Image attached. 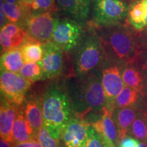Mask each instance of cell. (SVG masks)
<instances>
[{"label":"cell","mask_w":147,"mask_h":147,"mask_svg":"<svg viewBox=\"0 0 147 147\" xmlns=\"http://www.w3.org/2000/svg\"><path fill=\"white\" fill-rule=\"evenodd\" d=\"M59 18L51 12L32 14L24 25L27 36L44 44L51 41Z\"/></svg>","instance_id":"obj_8"},{"label":"cell","mask_w":147,"mask_h":147,"mask_svg":"<svg viewBox=\"0 0 147 147\" xmlns=\"http://www.w3.org/2000/svg\"><path fill=\"white\" fill-rule=\"evenodd\" d=\"M21 48H15L1 53V70L18 73L25 65Z\"/></svg>","instance_id":"obj_21"},{"label":"cell","mask_w":147,"mask_h":147,"mask_svg":"<svg viewBox=\"0 0 147 147\" xmlns=\"http://www.w3.org/2000/svg\"><path fill=\"white\" fill-rule=\"evenodd\" d=\"M142 92L134 88L125 86L118 96L114 101L113 107L115 108L136 107L139 110L144 100Z\"/></svg>","instance_id":"obj_19"},{"label":"cell","mask_w":147,"mask_h":147,"mask_svg":"<svg viewBox=\"0 0 147 147\" xmlns=\"http://www.w3.org/2000/svg\"><path fill=\"white\" fill-rule=\"evenodd\" d=\"M20 106L14 105L1 97L0 108V134L1 138L12 144V128Z\"/></svg>","instance_id":"obj_15"},{"label":"cell","mask_w":147,"mask_h":147,"mask_svg":"<svg viewBox=\"0 0 147 147\" xmlns=\"http://www.w3.org/2000/svg\"><path fill=\"white\" fill-rule=\"evenodd\" d=\"M35 0H18V3H21V5H25V6L32 8V5L34 2Z\"/></svg>","instance_id":"obj_35"},{"label":"cell","mask_w":147,"mask_h":147,"mask_svg":"<svg viewBox=\"0 0 147 147\" xmlns=\"http://www.w3.org/2000/svg\"><path fill=\"white\" fill-rule=\"evenodd\" d=\"M20 74L30 82H35L44 78V71L41 61L32 62V63H25L21 70Z\"/></svg>","instance_id":"obj_25"},{"label":"cell","mask_w":147,"mask_h":147,"mask_svg":"<svg viewBox=\"0 0 147 147\" xmlns=\"http://www.w3.org/2000/svg\"><path fill=\"white\" fill-rule=\"evenodd\" d=\"M84 147H104V142L100 134L92 125L89 127L88 138Z\"/></svg>","instance_id":"obj_28"},{"label":"cell","mask_w":147,"mask_h":147,"mask_svg":"<svg viewBox=\"0 0 147 147\" xmlns=\"http://www.w3.org/2000/svg\"><path fill=\"white\" fill-rule=\"evenodd\" d=\"M20 48L25 63L38 62L42 60L44 55L43 44L27 36Z\"/></svg>","instance_id":"obj_23"},{"label":"cell","mask_w":147,"mask_h":147,"mask_svg":"<svg viewBox=\"0 0 147 147\" xmlns=\"http://www.w3.org/2000/svg\"><path fill=\"white\" fill-rule=\"evenodd\" d=\"M37 138L42 147H59V140L53 137L45 125L38 131Z\"/></svg>","instance_id":"obj_27"},{"label":"cell","mask_w":147,"mask_h":147,"mask_svg":"<svg viewBox=\"0 0 147 147\" xmlns=\"http://www.w3.org/2000/svg\"><path fill=\"white\" fill-rule=\"evenodd\" d=\"M133 63L142 74L147 82V49L141 51Z\"/></svg>","instance_id":"obj_29"},{"label":"cell","mask_w":147,"mask_h":147,"mask_svg":"<svg viewBox=\"0 0 147 147\" xmlns=\"http://www.w3.org/2000/svg\"><path fill=\"white\" fill-rule=\"evenodd\" d=\"M138 147H147V143L144 142H140Z\"/></svg>","instance_id":"obj_39"},{"label":"cell","mask_w":147,"mask_h":147,"mask_svg":"<svg viewBox=\"0 0 147 147\" xmlns=\"http://www.w3.org/2000/svg\"><path fill=\"white\" fill-rule=\"evenodd\" d=\"M126 1H127V0H126Z\"/></svg>","instance_id":"obj_43"},{"label":"cell","mask_w":147,"mask_h":147,"mask_svg":"<svg viewBox=\"0 0 147 147\" xmlns=\"http://www.w3.org/2000/svg\"><path fill=\"white\" fill-rule=\"evenodd\" d=\"M142 94H143V95H144V97H147V87L145 88L144 90H143Z\"/></svg>","instance_id":"obj_40"},{"label":"cell","mask_w":147,"mask_h":147,"mask_svg":"<svg viewBox=\"0 0 147 147\" xmlns=\"http://www.w3.org/2000/svg\"><path fill=\"white\" fill-rule=\"evenodd\" d=\"M122 78L125 86L136 89L142 92V93L143 90L147 87V82L142 74L133 63H128L123 65Z\"/></svg>","instance_id":"obj_22"},{"label":"cell","mask_w":147,"mask_h":147,"mask_svg":"<svg viewBox=\"0 0 147 147\" xmlns=\"http://www.w3.org/2000/svg\"><path fill=\"white\" fill-rule=\"evenodd\" d=\"M129 4L126 0H92L89 24L102 27L127 21Z\"/></svg>","instance_id":"obj_5"},{"label":"cell","mask_w":147,"mask_h":147,"mask_svg":"<svg viewBox=\"0 0 147 147\" xmlns=\"http://www.w3.org/2000/svg\"><path fill=\"white\" fill-rule=\"evenodd\" d=\"M87 24V29L74 49V66L76 78L101 69L106 59L104 47L94 27Z\"/></svg>","instance_id":"obj_4"},{"label":"cell","mask_w":147,"mask_h":147,"mask_svg":"<svg viewBox=\"0 0 147 147\" xmlns=\"http://www.w3.org/2000/svg\"><path fill=\"white\" fill-rule=\"evenodd\" d=\"M36 138V134L25 117L22 105L20 106L12 128V144L27 142Z\"/></svg>","instance_id":"obj_18"},{"label":"cell","mask_w":147,"mask_h":147,"mask_svg":"<svg viewBox=\"0 0 147 147\" xmlns=\"http://www.w3.org/2000/svg\"><path fill=\"white\" fill-rule=\"evenodd\" d=\"M27 36L26 31L21 25L9 22L1 28V53L10 49L21 47Z\"/></svg>","instance_id":"obj_13"},{"label":"cell","mask_w":147,"mask_h":147,"mask_svg":"<svg viewBox=\"0 0 147 147\" xmlns=\"http://www.w3.org/2000/svg\"><path fill=\"white\" fill-rule=\"evenodd\" d=\"M13 147H42L38 138L32 139L27 142L13 144Z\"/></svg>","instance_id":"obj_31"},{"label":"cell","mask_w":147,"mask_h":147,"mask_svg":"<svg viewBox=\"0 0 147 147\" xmlns=\"http://www.w3.org/2000/svg\"><path fill=\"white\" fill-rule=\"evenodd\" d=\"M103 142H104V147H117L115 144L107 140H103Z\"/></svg>","instance_id":"obj_37"},{"label":"cell","mask_w":147,"mask_h":147,"mask_svg":"<svg viewBox=\"0 0 147 147\" xmlns=\"http://www.w3.org/2000/svg\"><path fill=\"white\" fill-rule=\"evenodd\" d=\"M85 25L69 17L59 18L51 41L65 52H70L80 42L85 32Z\"/></svg>","instance_id":"obj_6"},{"label":"cell","mask_w":147,"mask_h":147,"mask_svg":"<svg viewBox=\"0 0 147 147\" xmlns=\"http://www.w3.org/2000/svg\"><path fill=\"white\" fill-rule=\"evenodd\" d=\"M124 65L106 59L101 67L102 73V81L106 99V106L112 108L115 98L118 96L125 84L122 78V69Z\"/></svg>","instance_id":"obj_9"},{"label":"cell","mask_w":147,"mask_h":147,"mask_svg":"<svg viewBox=\"0 0 147 147\" xmlns=\"http://www.w3.org/2000/svg\"><path fill=\"white\" fill-rule=\"evenodd\" d=\"M0 147H12V146L10 144V142L5 140L3 138H1V140H0Z\"/></svg>","instance_id":"obj_36"},{"label":"cell","mask_w":147,"mask_h":147,"mask_svg":"<svg viewBox=\"0 0 147 147\" xmlns=\"http://www.w3.org/2000/svg\"><path fill=\"white\" fill-rule=\"evenodd\" d=\"M139 39L142 51L147 49V26L143 30L139 32Z\"/></svg>","instance_id":"obj_32"},{"label":"cell","mask_w":147,"mask_h":147,"mask_svg":"<svg viewBox=\"0 0 147 147\" xmlns=\"http://www.w3.org/2000/svg\"><path fill=\"white\" fill-rule=\"evenodd\" d=\"M61 12L67 17L86 25L91 14L92 0H55Z\"/></svg>","instance_id":"obj_12"},{"label":"cell","mask_w":147,"mask_h":147,"mask_svg":"<svg viewBox=\"0 0 147 147\" xmlns=\"http://www.w3.org/2000/svg\"><path fill=\"white\" fill-rule=\"evenodd\" d=\"M5 2L11 3H18V0H3Z\"/></svg>","instance_id":"obj_38"},{"label":"cell","mask_w":147,"mask_h":147,"mask_svg":"<svg viewBox=\"0 0 147 147\" xmlns=\"http://www.w3.org/2000/svg\"><path fill=\"white\" fill-rule=\"evenodd\" d=\"M113 110L112 108L106 106L102 117L91 125L100 134L103 140H107L118 146L119 132L113 117Z\"/></svg>","instance_id":"obj_14"},{"label":"cell","mask_w":147,"mask_h":147,"mask_svg":"<svg viewBox=\"0 0 147 147\" xmlns=\"http://www.w3.org/2000/svg\"><path fill=\"white\" fill-rule=\"evenodd\" d=\"M147 9L143 0H135L129 3L127 21L138 32L146 26Z\"/></svg>","instance_id":"obj_20"},{"label":"cell","mask_w":147,"mask_h":147,"mask_svg":"<svg viewBox=\"0 0 147 147\" xmlns=\"http://www.w3.org/2000/svg\"><path fill=\"white\" fill-rule=\"evenodd\" d=\"M128 134L141 142L147 143V117L140 110Z\"/></svg>","instance_id":"obj_24"},{"label":"cell","mask_w":147,"mask_h":147,"mask_svg":"<svg viewBox=\"0 0 147 147\" xmlns=\"http://www.w3.org/2000/svg\"><path fill=\"white\" fill-rule=\"evenodd\" d=\"M143 1H144V3H145V5H146V9H147V0H143ZM146 26H147V16H146Z\"/></svg>","instance_id":"obj_41"},{"label":"cell","mask_w":147,"mask_h":147,"mask_svg":"<svg viewBox=\"0 0 147 147\" xmlns=\"http://www.w3.org/2000/svg\"><path fill=\"white\" fill-rule=\"evenodd\" d=\"M94 28L104 47L106 59L125 65L134 63L142 51L139 32L127 20L124 23Z\"/></svg>","instance_id":"obj_2"},{"label":"cell","mask_w":147,"mask_h":147,"mask_svg":"<svg viewBox=\"0 0 147 147\" xmlns=\"http://www.w3.org/2000/svg\"><path fill=\"white\" fill-rule=\"evenodd\" d=\"M140 142L136 139L132 138L131 136L126 135L119 142V147H138Z\"/></svg>","instance_id":"obj_30"},{"label":"cell","mask_w":147,"mask_h":147,"mask_svg":"<svg viewBox=\"0 0 147 147\" xmlns=\"http://www.w3.org/2000/svg\"><path fill=\"white\" fill-rule=\"evenodd\" d=\"M138 112L139 110L136 107L119 108L113 110V117L119 132V143L127 135Z\"/></svg>","instance_id":"obj_17"},{"label":"cell","mask_w":147,"mask_h":147,"mask_svg":"<svg viewBox=\"0 0 147 147\" xmlns=\"http://www.w3.org/2000/svg\"><path fill=\"white\" fill-rule=\"evenodd\" d=\"M3 5H4V1L3 0H1L0 1V8H1V12H0V14H1V21H0V27L2 28L4 27L7 23H9L8 18H7L6 14L5 13L4 8H3Z\"/></svg>","instance_id":"obj_33"},{"label":"cell","mask_w":147,"mask_h":147,"mask_svg":"<svg viewBox=\"0 0 147 147\" xmlns=\"http://www.w3.org/2000/svg\"><path fill=\"white\" fill-rule=\"evenodd\" d=\"M32 14L44 12L57 14L59 10L55 0H35L32 5Z\"/></svg>","instance_id":"obj_26"},{"label":"cell","mask_w":147,"mask_h":147,"mask_svg":"<svg viewBox=\"0 0 147 147\" xmlns=\"http://www.w3.org/2000/svg\"><path fill=\"white\" fill-rule=\"evenodd\" d=\"M135 1V0H127V1L129 3H129H131L132 1Z\"/></svg>","instance_id":"obj_42"},{"label":"cell","mask_w":147,"mask_h":147,"mask_svg":"<svg viewBox=\"0 0 147 147\" xmlns=\"http://www.w3.org/2000/svg\"><path fill=\"white\" fill-rule=\"evenodd\" d=\"M146 97V100L144 98L142 104H141L140 107L139 108V110L147 117V97Z\"/></svg>","instance_id":"obj_34"},{"label":"cell","mask_w":147,"mask_h":147,"mask_svg":"<svg viewBox=\"0 0 147 147\" xmlns=\"http://www.w3.org/2000/svg\"><path fill=\"white\" fill-rule=\"evenodd\" d=\"M44 55L42 63L44 78H53L62 72L64 65V51L52 41L43 44Z\"/></svg>","instance_id":"obj_10"},{"label":"cell","mask_w":147,"mask_h":147,"mask_svg":"<svg viewBox=\"0 0 147 147\" xmlns=\"http://www.w3.org/2000/svg\"><path fill=\"white\" fill-rule=\"evenodd\" d=\"M91 125L74 117L63 129L61 134L63 142L66 147H84L88 138Z\"/></svg>","instance_id":"obj_11"},{"label":"cell","mask_w":147,"mask_h":147,"mask_svg":"<svg viewBox=\"0 0 147 147\" xmlns=\"http://www.w3.org/2000/svg\"><path fill=\"white\" fill-rule=\"evenodd\" d=\"M102 69L76 78L67 89L74 116L91 125L99 120L106 106Z\"/></svg>","instance_id":"obj_1"},{"label":"cell","mask_w":147,"mask_h":147,"mask_svg":"<svg viewBox=\"0 0 147 147\" xmlns=\"http://www.w3.org/2000/svg\"><path fill=\"white\" fill-rule=\"evenodd\" d=\"M24 113L27 121L32 127L37 136L40 129L44 125L43 112H42V97L32 95L27 97L24 102Z\"/></svg>","instance_id":"obj_16"},{"label":"cell","mask_w":147,"mask_h":147,"mask_svg":"<svg viewBox=\"0 0 147 147\" xmlns=\"http://www.w3.org/2000/svg\"><path fill=\"white\" fill-rule=\"evenodd\" d=\"M44 125L55 138L60 140L63 129L74 116L68 95L57 87L46 90L42 96Z\"/></svg>","instance_id":"obj_3"},{"label":"cell","mask_w":147,"mask_h":147,"mask_svg":"<svg viewBox=\"0 0 147 147\" xmlns=\"http://www.w3.org/2000/svg\"><path fill=\"white\" fill-rule=\"evenodd\" d=\"M32 82L17 73L1 70L0 88L1 97L17 106L23 105L25 95Z\"/></svg>","instance_id":"obj_7"}]
</instances>
